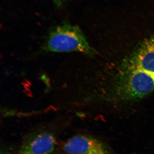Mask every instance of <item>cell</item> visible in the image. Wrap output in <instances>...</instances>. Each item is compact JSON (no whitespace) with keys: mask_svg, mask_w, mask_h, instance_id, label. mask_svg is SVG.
Here are the masks:
<instances>
[{"mask_svg":"<svg viewBox=\"0 0 154 154\" xmlns=\"http://www.w3.org/2000/svg\"><path fill=\"white\" fill-rule=\"evenodd\" d=\"M154 92V76L137 69L120 67L112 85V99L123 103L140 100Z\"/></svg>","mask_w":154,"mask_h":154,"instance_id":"cell-1","label":"cell"},{"mask_svg":"<svg viewBox=\"0 0 154 154\" xmlns=\"http://www.w3.org/2000/svg\"><path fill=\"white\" fill-rule=\"evenodd\" d=\"M46 51L81 52L92 56L94 51L79 27L67 22H63L53 28L43 45Z\"/></svg>","mask_w":154,"mask_h":154,"instance_id":"cell-2","label":"cell"},{"mask_svg":"<svg viewBox=\"0 0 154 154\" xmlns=\"http://www.w3.org/2000/svg\"><path fill=\"white\" fill-rule=\"evenodd\" d=\"M67 154H115L103 141L90 135H76L69 138L63 146Z\"/></svg>","mask_w":154,"mask_h":154,"instance_id":"cell-3","label":"cell"},{"mask_svg":"<svg viewBox=\"0 0 154 154\" xmlns=\"http://www.w3.org/2000/svg\"><path fill=\"white\" fill-rule=\"evenodd\" d=\"M121 67L137 69L154 76V34L139 45Z\"/></svg>","mask_w":154,"mask_h":154,"instance_id":"cell-4","label":"cell"},{"mask_svg":"<svg viewBox=\"0 0 154 154\" xmlns=\"http://www.w3.org/2000/svg\"><path fill=\"white\" fill-rule=\"evenodd\" d=\"M56 139L48 131L33 133L24 139L18 154H50L54 150Z\"/></svg>","mask_w":154,"mask_h":154,"instance_id":"cell-5","label":"cell"},{"mask_svg":"<svg viewBox=\"0 0 154 154\" xmlns=\"http://www.w3.org/2000/svg\"><path fill=\"white\" fill-rule=\"evenodd\" d=\"M54 4L58 7H62L66 3L67 0H52Z\"/></svg>","mask_w":154,"mask_h":154,"instance_id":"cell-6","label":"cell"}]
</instances>
